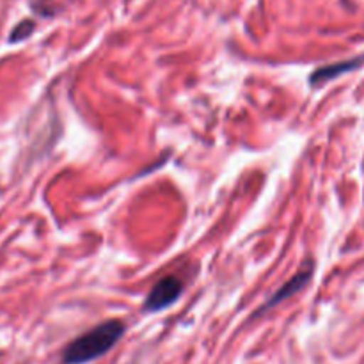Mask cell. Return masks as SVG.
I'll return each instance as SVG.
<instances>
[{
  "label": "cell",
  "instance_id": "3957f363",
  "mask_svg": "<svg viewBox=\"0 0 364 364\" xmlns=\"http://www.w3.org/2000/svg\"><path fill=\"white\" fill-rule=\"evenodd\" d=\"M313 272H315V263L306 262L304 267H302V269L299 270V272L295 274V276L291 277L288 283H284L283 287H281L279 290H277L276 294H274L272 297H270L269 301H267L265 304H263L262 308L258 309V311H256L255 316H259L262 313H265V311H269V309L276 308L279 302H284L287 299H290L291 295H295V294H299L301 290H304V288L309 284V281H311Z\"/></svg>",
  "mask_w": 364,
  "mask_h": 364
},
{
  "label": "cell",
  "instance_id": "5b68a950",
  "mask_svg": "<svg viewBox=\"0 0 364 364\" xmlns=\"http://www.w3.org/2000/svg\"><path fill=\"white\" fill-rule=\"evenodd\" d=\"M34 31V23L32 21H21L16 28L11 34V41H20V39H25L27 36H31V32Z\"/></svg>",
  "mask_w": 364,
  "mask_h": 364
},
{
  "label": "cell",
  "instance_id": "6da1fadb",
  "mask_svg": "<svg viewBox=\"0 0 364 364\" xmlns=\"http://www.w3.org/2000/svg\"><path fill=\"white\" fill-rule=\"evenodd\" d=\"M124 326L121 320H107L89 333L71 341L63 352L64 364H85L100 359L116 347L123 338Z\"/></svg>",
  "mask_w": 364,
  "mask_h": 364
},
{
  "label": "cell",
  "instance_id": "277c9868",
  "mask_svg": "<svg viewBox=\"0 0 364 364\" xmlns=\"http://www.w3.org/2000/svg\"><path fill=\"white\" fill-rule=\"evenodd\" d=\"M363 63H364V57H355V59H350V60H341V63L329 64V66H322V68H318L316 71H313V75L309 80H311L313 85L323 84V82H329V80H333V78L340 77V75L355 70V68L361 66Z\"/></svg>",
  "mask_w": 364,
  "mask_h": 364
},
{
  "label": "cell",
  "instance_id": "7a4b0ae2",
  "mask_svg": "<svg viewBox=\"0 0 364 364\" xmlns=\"http://www.w3.org/2000/svg\"><path fill=\"white\" fill-rule=\"evenodd\" d=\"M181 291H183V283H181L180 277H162V279L149 290L148 297H146L144 301V311L156 313L169 308V306H173L174 302L181 297Z\"/></svg>",
  "mask_w": 364,
  "mask_h": 364
}]
</instances>
